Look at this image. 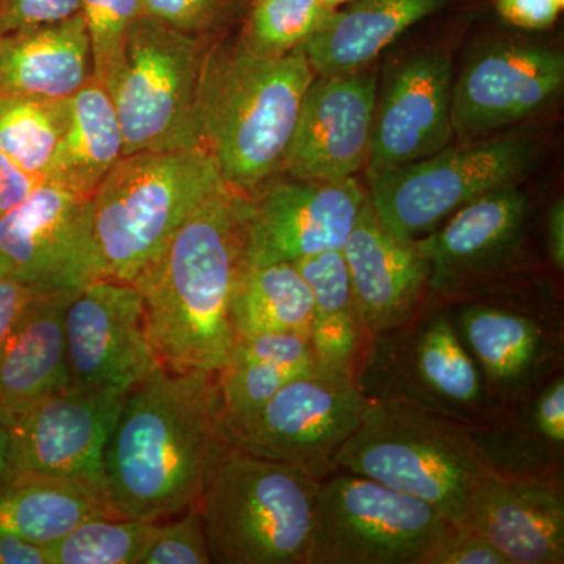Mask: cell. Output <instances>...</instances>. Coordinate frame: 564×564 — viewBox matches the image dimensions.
<instances>
[{
	"label": "cell",
	"mask_w": 564,
	"mask_h": 564,
	"mask_svg": "<svg viewBox=\"0 0 564 564\" xmlns=\"http://www.w3.org/2000/svg\"><path fill=\"white\" fill-rule=\"evenodd\" d=\"M313 292L291 262L245 265L232 300L237 339L265 333L310 336Z\"/></svg>",
	"instance_id": "obj_31"
},
{
	"label": "cell",
	"mask_w": 564,
	"mask_h": 564,
	"mask_svg": "<svg viewBox=\"0 0 564 564\" xmlns=\"http://www.w3.org/2000/svg\"><path fill=\"white\" fill-rule=\"evenodd\" d=\"M74 293H41L0 347V413L7 421L69 388L65 310Z\"/></svg>",
	"instance_id": "obj_24"
},
{
	"label": "cell",
	"mask_w": 564,
	"mask_h": 564,
	"mask_svg": "<svg viewBox=\"0 0 564 564\" xmlns=\"http://www.w3.org/2000/svg\"><path fill=\"white\" fill-rule=\"evenodd\" d=\"M0 256L11 276L41 292L70 293L101 280L91 198L50 182L0 217Z\"/></svg>",
	"instance_id": "obj_15"
},
{
	"label": "cell",
	"mask_w": 564,
	"mask_h": 564,
	"mask_svg": "<svg viewBox=\"0 0 564 564\" xmlns=\"http://www.w3.org/2000/svg\"><path fill=\"white\" fill-rule=\"evenodd\" d=\"M122 132L110 93L90 79L69 98V121L46 182L91 198L122 158Z\"/></svg>",
	"instance_id": "obj_28"
},
{
	"label": "cell",
	"mask_w": 564,
	"mask_h": 564,
	"mask_svg": "<svg viewBox=\"0 0 564 564\" xmlns=\"http://www.w3.org/2000/svg\"><path fill=\"white\" fill-rule=\"evenodd\" d=\"M10 456V425L0 413V477L9 469Z\"/></svg>",
	"instance_id": "obj_45"
},
{
	"label": "cell",
	"mask_w": 564,
	"mask_h": 564,
	"mask_svg": "<svg viewBox=\"0 0 564 564\" xmlns=\"http://www.w3.org/2000/svg\"><path fill=\"white\" fill-rule=\"evenodd\" d=\"M334 13L322 0H252L239 43L259 57H282L317 35Z\"/></svg>",
	"instance_id": "obj_33"
},
{
	"label": "cell",
	"mask_w": 564,
	"mask_h": 564,
	"mask_svg": "<svg viewBox=\"0 0 564 564\" xmlns=\"http://www.w3.org/2000/svg\"><path fill=\"white\" fill-rule=\"evenodd\" d=\"M377 101V74L369 68L315 76L304 93L281 169L296 181L355 177L369 162Z\"/></svg>",
	"instance_id": "obj_18"
},
{
	"label": "cell",
	"mask_w": 564,
	"mask_h": 564,
	"mask_svg": "<svg viewBox=\"0 0 564 564\" xmlns=\"http://www.w3.org/2000/svg\"><path fill=\"white\" fill-rule=\"evenodd\" d=\"M225 184L217 163L199 148L122 155L91 196L101 280L135 281Z\"/></svg>",
	"instance_id": "obj_4"
},
{
	"label": "cell",
	"mask_w": 564,
	"mask_h": 564,
	"mask_svg": "<svg viewBox=\"0 0 564 564\" xmlns=\"http://www.w3.org/2000/svg\"><path fill=\"white\" fill-rule=\"evenodd\" d=\"M455 525L417 497L334 470L318 486L306 564H421Z\"/></svg>",
	"instance_id": "obj_10"
},
{
	"label": "cell",
	"mask_w": 564,
	"mask_h": 564,
	"mask_svg": "<svg viewBox=\"0 0 564 564\" xmlns=\"http://www.w3.org/2000/svg\"><path fill=\"white\" fill-rule=\"evenodd\" d=\"M454 63L443 51L414 55L393 74L375 109L370 173L430 158L454 137Z\"/></svg>",
	"instance_id": "obj_20"
},
{
	"label": "cell",
	"mask_w": 564,
	"mask_h": 564,
	"mask_svg": "<svg viewBox=\"0 0 564 564\" xmlns=\"http://www.w3.org/2000/svg\"><path fill=\"white\" fill-rule=\"evenodd\" d=\"M545 250L556 273L564 272V202L555 199L545 215Z\"/></svg>",
	"instance_id": "obj_44"
},
{
	"label": "cell",
	"mask_w": 564,
	"mask_h": 564,
	"mask_svg": "<svg viewBox=\"0 0 564 564\" xmlns=\"http://www.w3.org/2000/svg\"><path fill=\"white\" fill-rule=\"evenodd\" d=\"M530 199L519 184L486 193L415 240L441 300L530 276Z\"/></svg>",
	"instance_id": "obj_13"
},
{
	"label": "cell",
	"mask_w": 564,
	"mask_h": 564,
	"mask_svg": "<svg viewBox=\"0 0 564 564\" xmlns=\"http://www.w3.org/2000/svg\"><path fill=\"white\" fill-rule=\"evenodd\" d=\"M231 447L215 373L159 367L126 395L102 458L110 514L159 522L198 507L212 470Z\"/></svg>",
	"instance_id": "obj_1"
},
{
	"label": "cell",
	"mask_w": 564,
	"mask_h": 564,
	"mask_svg": "<svg viewBox=\"0 0 564 564\" xmlns=\"http://www.w3.org/2000/svg\"><path fill=\"white\" fill-rule=\"evenodd\" d=\"M250 196L212 193L131 284L143 296L159 362L174 373H217L236 345L232 300L247 265Z\"/></svg>",
	"instance_id": "obj_2"
},
{
	"label": "cell",
	"mask_w": 564,
	"mask_h": 564,
	"mask_svg": "<svg viewBox=\"0 0 564 564\" xmlns=\"http://www.w3.org/2000/svg\"><path fill=\"white\" fill-rule=\"evenodd\" d=\"M367 337L410 321L430 296V267L417 243L392 236L369 198L344 247Z\"/></svg>",
	"instance_id": "obj_22"
},
{
	"label": "cell",
	"mask_w": 564,
	"mask_h": 564,
	"mask_svg": "<svg viewBox=\"0 0 564 564\" xmlns=\"http://www.w3.org/2000/svg\"><path fill=\"white\" fill-rule=\"evenodd\" d=\"M470 436L494 474L564 484V372L470 426Z\"/></svg>",
	"instance_id": "obj_23"
},
{
	"label": "cell",
	"mask_w": 564,
	"mask_h": 564,
	"mask_svg": "<svg viewBox=\"0 0 564 564\" xmlns=\"http://www.w3.org/2000/svg\"><path fill=\"white\" fill-rule=\"evenodd\" d=\"M90 79V41L80 11L0 35V98H69Z\"/></svg>",
	"instance_id": "obj_25"
},
{
	"label": "cell",
	"mask_w": 564,
	"mask_h": 564,
	"mask_svg": "<svg viewBox=\"0 0 564 564\" xmlns=\"http://www.w3.org/2000/svg\"><path fill=\"white\" fill-rule=\"evenodd\" d=\"M534 155L532 141L516 137L444 148L422 161L370 173L367 198L392 236L415 242L474 199L519 184Z\"/></svg>",
	"instance_id": "obj_11"
},
{
	"label": "cell",
	"mask_w": 564,
	"mask_h": 564,
	"mask_svg": "<svg viewBox=\"0 0 564 564\" xmlns=\"http://www.w3.org/2000/svg\"><path fill=\"white\" fill-rule=\"evenodd\" d=\"M236 0H141L144 17L193 36L217 28Z\"/></svg>",
	"instance_id": "obj_37"
},
{
	"label": "cell",
	"mask_w": 564,
	"mask_h": 564,
	"mask_svg": "<svg viewBox=\"0 0 564 564\" xmlns=\"http://www.w3.org/2000/svg\"><path fill=\"white\" fill-rule=\"evenodd\" d=\"M80 14L90 41L91 79L109 90L133 22L143 14L141 0H80Z\"/></svg>",
	"instance_id": "obj_35"
},
{
	"label": "cell",
	"mask_w": 564,
	"mask_h": 564,
	"mask_svg": "<svg viewBox=\"0 0 564 564\" xmlns=\"http://www.w3.org/2000/svg\"><path fill=\"white\" fill-rule=\"evenodd\" d=\"M70 384L128 393L159 369L143 296L131 282L98 280L65 310Z\"/></svg>",
	"instance_id": "obj_14"
},
{
	"label": "cell",
	"mask_w": 564,
	"mask_h": 564,
	"mask_svg": "<svg viewBox=\"0 0 564 564\" xmlns=\"http://www.w3.org/2000/svg\"><path fill=\"white\" fill-rule=\"evenodd\" d=\"M462 525L484 536L508 564H563L564 484L489 473L470 494Z\"/></svg>",
	"instance_id": "obj_21"
},
{
	"label": "cell",
	"mask_w": 564,
	"mask_h": 564,
	"mask_svg": "<svg viewBox=\"0 0 564 564\" xmlns=\"http://www.w3.org/2000/svg\"><path fill=\"white\" fill-rule=\"evenodd\" d=\"M318 486L303 467L231 445L198 502L210 563L306 564Z\"/></svg>",
	"instance_id": "obj_5"
},
{
	"label": "cell",
	"mask_w": 564,
	"mask_h": 564,
	"mask_svg": "<svg viewBox=\"0 0 564 564\" xmlns=\"http://www.w3.org/2000/svg\"><path fill=\"white\" fill-rule=\"evenodd\" d=\"M325 6L332 7V9H337V7L344 6V3H350L351 0H322Z\"/></svg>",
	"instance_id": "obj_46"
},
{
	"label": "cell",
	"mask_w": 564,
	"mask_h": 564,
	"mask_svg": "<svg viewBox=\"0 0 564 564\" xmlns=\"http://www.w3.org/2000/svg\"><path fill=\"white\" fill-rule=\"evenodd\" d=\"M421 564H508L484 536L466 525H455L430 549Z\"/></svg>",
	"instance_id": "obj_38"
},
{
	"label": "cell",
	"mask_w": 564,
	"mask_h": 564,
	"mask_svg": "<svg viewBox=\"0 0 564 564\" xmlns=\"http://www.w3.org/2000/svg\"><path fill=\"white\" fill-rule=\"evenodd\" d=\"M314 367L313 344L307 334L239 337L228 362L215 373L225 434L250 422L282 386Z\"/></svg>",
	"instance_id": "obj_26"
},
{
	"label": "cell",
	"mask_w": 564,
	"mask_h": 564,
	"mask_svg": "<svg viewBox=\"0 0 564 564\" xmlns=\"http://www.w3.org/2000/svg\"><path fill=\"white\" fill-rule=\"evenodd\" d=\"M7 274H10L9 262H7L6 259L0 256V278L7 276Z\"/></svg>",
	"instance_id": "obj_47"
},
{
	"label": "cell",
	"mask_w": 564,
	"mask_h": 564,
	"mask_svg": "<svg viewBox=\"0 0 564 564\" xmlns=\"http://www.w3.org/2000/svg\"><path fill=\"white\" fill-rule=\"evenodd\" d=\"M362 475L432 505L462 525L475 486L489 473L470 426L399 402H370L337 451L332 473Z\"/></svg>",
	"instance_id": "obj_6"
},
{
	"label": "cell",
	"mask_w": 564,
	"mask_h": 564,
	"mask_svg": "<svg viewBox=\"0 0 564 564\" xmlns=\"http://www.w3.org/2000/svg\"><path fill=\"white\" fill-rule=\"evenodd\" d=\"M496 9L507 24L524 31H545L558 20L564 0H496Z\"/></svg>",
	"instance_id": "obj_40"
},
{
	"label": "cell",
	"mask_w": 564,
	"mask_h": 564,
	"mask_svg": "<svg viewBox=\"0 0 564 564\" xmlns=\"http://www.w3.org/2000/svg\"><path fill=\"white\" fill-rule=\"evenodd\" d=\"M367 195L355 177L336 182L285 181L250 196L248 265L296 262L343 251Z\"/></svg>",
	"instance_id": "obj_17"
},
{
	"label": "cell",
	"mask_w": 564,
	"mask_h": 564,
	"mask_svg": "<svg viewBox=\"0 0 564 564\" xmlns=\"http://www.w3.org/2000/svg\"><path fill=\"white\" fill-rule=\"evenodd\" d=\"M443 302L500 408L564 372L562 299L540 278L530 274Z\"/></svg>",
	"instance_id": "obj_8"
},
{
	"label": "cell",
	"mask_w": 564,
	"mask_h": 564,
	"mask_svg": "<svg viewBox=\"0 0 564 564\" xmlns=\"http://www.w3.org/2000/svg\"><path fill=\"white\" fill-rule=\"evenodd\" d=\"M206 51L202 36L144 14L133 22L107 90L120 120L122 155L198 148L196 93Z\"/></svg>",
	"instance_id": "obj_9"
},
{
	"label": "cell",
	"mask_w": 564,
	"mask_h": 564,
	"mask_svg": "<svg viewBox=\"0 0 564 564\" xmlns=\"http://www.w3.org/2000/svg\"><path fill=\"white\" fill-rule=\"evenodd\" d=\"M314 77L300 50L274 58L251 54L240 43L206 51L196 140L234 191L251 196L281 169Z\"/></svg>",
	"instance_id": "obj_3"
},
{
	"label": "cell",
	"mask_w": 564,
	"mask_h": 564,
	"mask_svg": "<svg viewBox=\"0 0 564 564\" xmlns=\"http://www.w3.org/2000/svg\"><path fill=\"white\" fill-rule=\"evenodd\" d=\"M313 292L310 339L315 364L355 377L367 337L343 251L293 262Z\"/></svg>",
	"instance_id": "obj_30"
},
{
	"label": "cell",
	"mask_w": 564,
	"mask_h": 564,
	"mask_svg": "<svg viewBox=\"0 0 564 564\" xmlns=\"http://www.w3.org/2000/svg\"><path fill=\"white\" fill-rule=\"evenodd\" d=\"M445 0H351L317 35L299 47L315 76L369 68L393 41L436 13Z\"/></svg>",
	"instance_id": "obj_27"
},
{
	"label": "cell",
	"mask_w": 564,
	"mask_h": 564,
	"mask_svg": "<svg viewBox=\"0 0 564 564\" xmlns=\"http://www.w3.org/2000/svg\"><path fill=\"white\" fill-rule=\"evenodd\" d=\"M69 98H0V152L28 172L46 180L68 126Z\"/></svg>",
	"instance_id": "obj_32"
},
{
	"label": "cell",
	"mask_w": 564,
	"mask_h": 564,
	"mask_svg": "<svg viewBox=\"0 0 564 564\" xmlns=\"http://www.w3.org/2000/svg\"><path fill=\"white\" fill-rule=\"evenodd\" d=\"M370 400L343 370L318 366L293 378L240 429L226 433L248 454L295 464L322 480L332 462L361 423Z\"/></svg>",
	"instance_id": "obj_12"
},
{
	"label": "cell",
	"mask_w": 564,
	"mask_h": 564,
	"mask_svg": "<svg viewBox=\"0 0 564 564\" xmlns=\"http://www.w3.org/2000/svg\"><path fill=\"white\" fill-rule=\"evenodd\" d=\"M80 11V0H0V35L68 20Z\"/></svg>",
	"instance_id": "obj_39"
},
{
	"label": "cell",
	"mask_w": 564,
	"mask_h": 564,
	"mask_svg": "<svg viewBox=\"0 0 564 564\" xmlns=\"http://www.w3.org/2000/svg\"><path fill=\"white\" fill-rule=\"evenodd\" d=\"M41 293L44 292L35 285L18 280L11 274L0 278V347L6 344L14 326Z\"/></svg>",
	"instance_id": "obj_41"
},
{
	"label": "cell",
	"mask_w": 564,
	"mask_h": 564,
	"mask_svg": "<svg viewBox=\"0 0 564 564\" xmlns=\"http://www.w3.org/2000/svg\"><path fill=\"white\" fill-rule=\"evenodd\" d=\"M154 529L155 522L95 516L47 545L50 564H140Z\"/></svg>",
	"instance_id": "obj_34"
},
{
	"label": "cell",
	"mask_w": 564,
	"mask_h": 564,
	"mask_svg": "<svg viewBox=\"0 0 564 564\" xmlns=\"http://www.w3.org/2000/svg\"><path fill=\"white\" fill-rule=\"evenodd\" d=\"M126 395L70 384L14 415L6 474L69 478L101 494L104 451Z\"/></svg>",
	"instance_id": "obj_16"
},
{
	"label": "cell",
	"mask_w": 564,
	"mask_h": 564,
	"mask_svg": "<svg viewBox=\"0 0 564 564\" xmlns=\"http://www.w3.org/2000/svg\"><path fill=\"white\" fill-rule=\"evenodd\" d=\"M355 381L370 402L410 404L467 426L500 410L443 300L432 293L410 321L369 337Z\"/></svg>",
	"instance_id": "obj_7"
},
{
	"label": "cell",
	"mask_w": 564,
	"mask_h": 564,
	"mask_svg": "<svg viewBox=\"0 0 564 564\" xmlns=\"http://www.w3.org/2000/svg\"><path fill=\"white\" fill-rule=\"evenodd\" d=\"M0 564H50L47 545L14 534H0Z\"/></svg>",
	"instance_id": "obj_43"
},
{
	"label": "cell",
	"mask_w": 564,
	"mask_h": 564,
	"mask_svg": "<svg viewBox=\"0 0 564 564\" xmlns=\"http://www.w3.org/2000/svg\"><path fill=\"white\" fill-rule=\"evenodd\" d=\"M563 84L560 51L519 43L489 47L454 82V135L475 139L525 120L554 102Z\"/></svg>",
	"instance_id": "obj_19"
},
{
	"label": "cell",
	"mask_w": 564,
	"mask_h": 564,
	"mask_svg": "<svg viewBox=\"0 0 564 564\" xmlns=\"http://www.w3.org/2000/svg\"><path fill=\"white\" fill-rule=\"evenodd\" d=\"M46 180L22 169L0 152V217L21 206Z\"/></svg>",
	"instance_id": "obj_42"
},
{
	"label": "cell",
	"mask_w": 564,
	"mask_h": 564,
	"mask_svg": "<svg viewBox=\"0 0 564 564\" xmlns=\"http://www.w3.org/2000/svg\"><path fill=\"white\" fill-rule=\"evenodd\" d=\"M110 514L98 489L36 474L0 477V534L51 545L95 516Z\"/></svg>",
	"instance_id": "obj_29"
},
{
	"label": "cell",
	"mask_w": 564,
	"mask_h": 564,
	"mask_svg": "<svg viewBox=\"0 0 564 564\" xmlns=\"http://www.w3.org/2000/svg\"><path fill=\"white\" fill-rule=\"evenodd\" d=\"M155 522L140 564H209L206 533L198 507Z\"/></svg>",
	"instance_id": "obj_36"
}]
</instances>
